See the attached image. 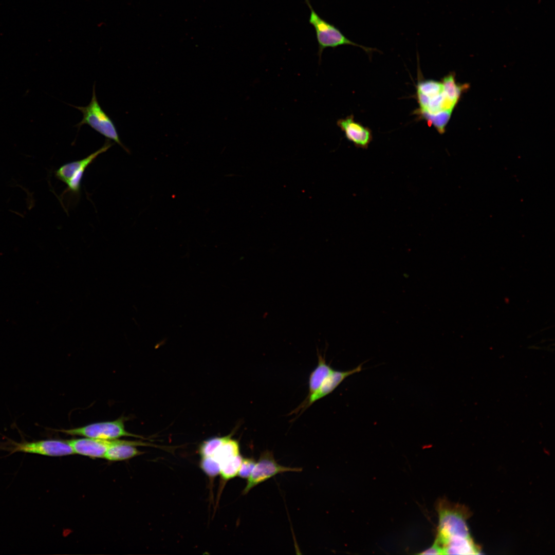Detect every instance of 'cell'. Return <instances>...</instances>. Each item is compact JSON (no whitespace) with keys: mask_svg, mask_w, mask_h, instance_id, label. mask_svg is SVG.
<instances>
[{"mask_svg":"<svg viewBox=\"0 0 555 555\" xmlns=\"http://www.w3.org/2000/svg\"><path fill=\"white\" fill-rule=\"evenodd\" d=\"M421 554H443V551L438 544V543L435 541L434 543L431 547L428 549L425 550L424 551L420 553Z\"/></svg>","mask_w":555,"mask_h":555,"instance_id":"cell-20","label":"cell"},{"mask_svg":"<svg viewBox=\"0 0 555 555\" xmlns=\"http://www.w3.org/2000/svg\"><path fill=\"white\" fill-rule=\"evenodd\" d=\"M362 364L356 368L347 371H340L333 369L326 378L320 387L312 394L307 396L303 405V410L308 408L312 404L333 392L338 385L347 377L362 370Z\"/></svg>","mask_w":555,"mask_h":555,"instance_id":"cell-10","label":"cell"},{"mask_svg":"<svg viewBox=\"0 0 555 555\" xmlns=\"http://www.w3.org/2000/svg\"><path fill=\"white\" fill-rule=\"evenodd\" d=\"M255 464V460L252 458H243L238 473L239 477L243 478H248Z\"/></svg>","mask_w":555,"mask_h":555,"instance_id":"cell-19","label":"cell"},{"mask_svg":"<svg viewBox=\"0 0 555 555\" xmlns=\"http://www.w3.org/2000/svg\"><path fill=\"white\" fill-rule=\"evenodd\" d=\"M305 2L310 11L309 23L316 32L319 62L321 61L323 51L327 48L335 49L342 45H351L362 48L369 56L373 51H379L376 48L366 47L350 40L338 27L321 17L313 9L310 0H305Z\"/></svg>","mask_w":555,"mask_h":555,"instance_id":"cell-2","label":"cell"},{"mask_svg":"<svg viewBox=\"0 0 555 555\" xmlns=\"http://www.w3.org/2000/svg\"><path fill=\"white\" fill-rule=\"evenodd\" d=\"M242 459L239 454L220 464L219 474L224 480H228L238 475Z\"/></svg>","mask_w":555,"mask_h":555,"instance_id":"cell-13","label":"cell"},{"mask_svg":"<svg viewBox=\"0 0 555 555\" xmlns=\"http://www.w3.org/2000/svg\"><path fill=\"white\" fill-rule=\"evenodd\" d=\"M113 144L107 139L100 149L86 157L64 164L55 171V177L67 186L66 192H70L75 195L79 194L81 181L86 168L99 155L107 151Z\"/></svg>","mask_w":555,"mask_h":555,"instance_id":"cell-5","label":"cell"},{"mask_svg":"<svg viewBox=\"0 0 555 555\" xmlns=\"http://www.w3.org/2000/svg\"><path fill=\"white\" fill-rule=\"evenodd\" d=\"M70 105L79 110L83 115L82 120L76 126L80 128L83 125L87 124L107 139L113 140L126 152H130L128 149L122 143L113 121L100 105L96 95L95 83L93 86L92 97L88 105L86 106Z\"/></svg>","mask_w":555,"mask_h":555,"instance_id":"cell-3","label":"cell"},{"mask_svg":"<svg viewBox=\"0 0 555 555\" xmlns=\"http://www.w3.org/2000/svg\"><path fill=\"white\" fill-rule=\"evenodd\" d=\"M452 112L447 110L434 114H420L417 115L426 120L428 123L433 125L441 134L445 132V126L450 119Z\"/></svg>","mask_w":555,"mask_h":555,"instance_id":"cell-15","label":"cell"},{"mask_svg":"<svg viewBox=\"0 0 555 555\" xmlns=\"http://www.w3.org/2000/svg\"><path fill=\"white\" fill-rule=\"evenodd\" d=\"M318 365L310 373L308 380V394L309 396L315 392L321 385L333 369L326 363L325 358L318 353Z\"/></svg>","mask_w":555,"mask_h":555,"instance_id":"cell-12","label":"cell"},{"mask_svg":"<svg viewBox=\"0 0 555 555\" xmlns=\"http://www.w3.org/2000/svg\"><path fill=\"white\" fill-rule=\"evenodd\" d=\"M238 454L239 446L238 441L230 438L216 450L213 456L220 464Z\"/></svg>","mask_w":555,"mask_h":555,"instance_id":"cell-14","label":"cell"},{"mask_svg":"<svg viewBox=\"0 0 555 555\" xmlns=\"http://www.w3.org/2000/svg\"><path fill=\"white\" fill-rule=\"evenodd\" d=\"M437 510L439 523L435 541L442 551L451 543L471 538L466 523L470 515L467 508L441 499L437 503Z\"/></svg>","mask_w":555,"mask_h":555,"instance_id":"cell-1","label":"cell"},{"mask_svg":"<svg viewBox=\"0 0 555 555\" xmlns=\"http://www.w3.org/2000/svg\"><path fill=\"white\" fill-rule=\"evenodd\" d=\"M301 471L302 469L300 468L287 467L278 464L272 452L266 450L261 453L258 461L256 462L243 493L247 494L255 486L278 474Z\"/></svg>","mask_w":555,"mask_h":555,"instance_id":"cell-7","label":"cell"},{"mask_svg":"<svg viewBox=\"0 0 555 555\" xmlns=\"http://www.w3.org/2000/svg\"><path fill=\"white\" fill-rule=\"evenodd\" d=\"M231 435L224 437H214L203 441L199 446V453L201 457L213 456L216 450Z\"/></svg>","mask_w":555,"mask_h":555,"instance_id":"cell-17","label":"cell"},{"mask_svg":"<svg viewBox=\"0 0 555 555\" xmlns=\"http://www.w3.org/2000/svg\"><path fill=\"white\" fill-rule=\"evenodd\" d=\"M60 432L70 435L83 436L87 438L115 439L123 436L141 437L125 430L123 420L94 423L84 427L61 430Z\"/></svg>","mask_w":555,"mask_h":555,"instance_id":"cell-6","label":"cell"},{"mask_svg":"<svg viewBox=\"0 0 555 555\" xmlns=\"http://www.w3.org/2000/svg\"><path fill=\"white\" fill-rule=\"evenodd\" d=\"M124 440L101 439L91 438L73 439L66 440L74 453L92 458H103L107 450L113 446Z\"/></svg>","mask_w":555,"mask_h":555,"instance_id":"cell-8","label":"cell"},{"mask_svg":"<svg viewBox=\"0 0 555 555\" xmlns=\"http://www.w3.org/2000/svg\"><path fill=\"white\" fill-rule=\"evenodd\" d=\"M147 445L141 441L124 440L123 442L109 448L103 458L110 461L128 459L143 453V452L136 448V446Z\"/></svg>","mask_w":555,"mask_h":555,"instance_id":"cell-11","label":"cell"},{"mask_svg":"<svg viewBox=\"0 0 555 555\" xmlns=\"http://www.w3.org/2000/svg\"><path fill=\"white\" fill-rule=\"evenodd\" d=\"M0 449L8 451L9 455L16 452H23L57 457L75 454L72 449L66 440L55 439L33 441L22 440L20 442L9 440L5 444H2Z\"/></svg>","mask_w":555,"mask_h":555,"instance_id":"cell-4","label":"cell"},{"mask_svg":"<svg viewBox=\"0 0 555 555\" xmlns=\"http://www.w3.org/2000/svg\"><path fill=\"white\" fill-rule=\"evenodd\" d=\"M442 84L443 93L451 101L456 105L464 86H457L456 84L452 74L445 77Z\"/></svg>","mask_w":555,"mask_h":555,"instance_id":"cell-16","label":"cell"},{"mask_svg":"<svg viewBox=\"0 0 555 555\" xmlns=\"http://www.w3.org/2000/svg\"><path fill=\"white\" fill-rule=\"evenodd\" d=\"M338 126L344 133L346 138L357 148L366 149L373 139L371 130L356 122L353 115L340 119Z\"/></svg>","mask_w":555,"mask_h":555,"instance_id":"cell-9","label":"cell"},{"mask_svg":"<svg viewBox=\"0 0 555 555\" xmlns=\"http://www.w3.org/2000/svg\"><path fill=\"white\" fill-rule=\"evenodd\" d=\"M200 467L210 477H214L220 473V463L213 456L202 457Z\"/></svg>","mask_w":555,"mask_h":555,"instance_id":"cell-18","label":"cell"}]
</instances>
